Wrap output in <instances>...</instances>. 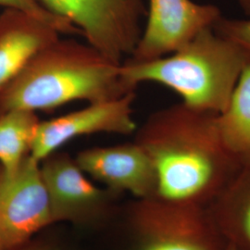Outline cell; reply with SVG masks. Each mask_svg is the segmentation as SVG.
Returning a JSON list of instances; mask_svg holds the SVG:
<instances>
[{
    "label": "cell",
    "instance_id": "52a82bcc",
    "mask_svg": "<svg viewBox=\"0 0 250 250\" xmlns=\"http://www.w3.org/2000/svg\"><path fill=\"white\" fill-rule=\"evenodd\" d=\"M222 12L192 0H148L146 22L133 54L125 61L146 62L174 53L208 28Z\"/></svg>",
    "mask_w": 250,
    "mask_h": 250
},
{
    "label": "cell",
    "instance_id": "e0dca14e",
    "mask_svg": "<svg viewBox=\"0 0 250 250\" xmlns=\"http://www.w3.org/2000/svg\"><path fill=\"white\" fill-rule=\"evenodd\" d=\"M245 14L250 19V0H238Z\"/></svg>",
    "mask_w": 250,
    "mask_h": 250
},
{
    "label": "cell",
    "instance_id": "9c48e42d",
    "mask_svg": "<svg viewBox=\"0 0 250 250\" xmlns=\"http://www.w3.org/2000/svg\"><path fill=\"white\" fill-rule=\"evenodd\" d=\"M135 91L125 96L97 103L49 121L40 122L30 155L37 161L58 151L63 145L82 135L107 133H135L134 106Z\"/></svg>",
    "mask_w": 250,
    "mask_h": 250
},
{
    "label": "cell",
    "instance_id": "3957f363",
    "mask_svg": "<svg viewBox=\"0 0 250 250\" xmlns=\"http://www.w3.org/2000/svg\"><path fill=\"white\" fill-rule=\"evenodd\" d=\"M250 57L240 45L208 28L178 51L146 62L125 61L121 74L135 90L145 82L177 93L189 107L217 114L227 108Z\"/></svg>",
    "mask_w": 250,
    "mask_h": 250
},
{
    "label": "cell",
    "instance_id": "6da1fadb",
    "mask_svg": "<svg viewBox=\"0 0 250 250\" xmlns=\"http://www.w3.org/2000/svg\"><path fill=\"white\" fill-rule=\"evenodd\" d=\"M219 115L181 102L152 113L136 129L134 141L156 171V197L208 208L241 171Z\"/></svg>",
    "mask_w": 250,
    "mask_h": 250
},
{
    "label": "cell",
    "instance_id": "30bf717a",
    "mask_svg": "<svg viewBox=\"0 0 250 250\" xmlns=\"http://www.w3.org/2000/svg\"><path fill=\"white\" fill-rule=\"evenodd\" d=\"M75 161L92 178L112 193H128L134 198L157 195V175L150 159L135 143L92 147L79 152Z\"/></svg>",
    "mask_w": 250,
    "mask_h": 250
},
{
    "label": "cell",
    "instance_id": "d6986e66",
    "mask_svg": "<svg viewBox=\"0 0 250 250\" xmlns=\"http://www.w3.org/2000/svg\"><path fill=\"white\" fill-rule=\"evenodd\" d=\"M225 250H234L233 249H232V247H230L229 245H227V247H226V249H225Z\"/></svg>",
    "mask_w": 250,
    "mask_h": 250
},
{
    "label": "cell",
    "instance_id": "ac0fdd59",
    "mask_svg": "<svg viewBox=\"0 0 250 250\" xmlns=\"http://www.w3.org/2000/svg\"><path fill=\"white\" fill-rule=\"evenodd\" d=\"M15 250H51L45 247H40V246H34V245H29V243L25 244L24 246L19 248Z\"/></svg>",
    "mask_w": 250,
    "mask_h": 250
},
{
    "label": "cell",
    "instance_id": "4fadbf2b",
    "mask_svg": "<svg viewBox=\"0 0 250 250\" xmlns=\"http://www.w3.org/2000/svg\"><path fill=\"white\" fill-rule=\"evenodd\" d=\"M224 141L243 167H250V62L233 91L227 108L219 115Z\"/></svg>",
    "mask_w": 250,
    "mask_h": 250
},
{
    "label": "cell",
    "instance_id": "2e32d148",
    "mask_svg": "<svg viewBox=\"0 0 250 250\" xmlns=\"http://www.w3.org/2000/svg\"><path fill=\"white\" fill-rule=\"evenodd\" d=\"M215 32L240 45L250 57V19L221 17L213 26Z\"/></svg>",
    "mask_w": 250,
    "mask_h": 250
},
{
    "label": "cell",
    "instance_id": "ba28073f",
    "mask_svg": "<svg viewBox=\"0 0 250 250\" xmlns=\"http://www.w3.org/2000/svg\"><path fill=\"white\" fill-rule=\"evenodd\" d=\"M40 170L49 197L54 224H91L107 216L108 194L112 192L90 181L70 155L54 152L40 161Z\"/></svg>",
    "mask_w": 250,
    "mask_h": 250
},
{
    "label": "cell",
    "instance_id": "ffe728a7",
    "mask_svg": "<svg viewBox=\"0 0 250 250\" xmlns=\"http://www.w3.org/2000/svg\"><path fill=\"white\" fill-rule=\"evenodd\" d=\"M0 250H4V248L2 247V245H1V244H0Z\"/></svg>",
    "mask_w": 250,
    "mask_h": 250
},
{
    "label": "cell",
    "instance_id": "5b68a950",
    "mask_svg": "<svg viewBox=\"0 0 250 250\" xmlns=\"http://www.w3.org/2000/svg\"><path fill=\"white\" fill-rule=\"evenodd\" d=\"M69 21L86 43L122 64L137 45L146 16L145 0H41Z\"/></svg>",
    "mask_w": 250,
    "mask_h": 250
},
{
    "label": "cell",
    "instance_id": "8fae6325",
    "mask_svg": "<svg viewBox=\"0 0 250 250\" xmlns=\"http://www.w3.org/2000/svg\"><path fill=\"white\" fill-rule=\"evenodd\" d=\"M62 35L26 12L5 9L0 14V89L21 72L34 56Z\"/></svg>",
    "mask_w": 250,
    "mask_h": 250
},
{
    "label": "cell",
    "instance_id": "9a60e30c",
    "mask_svg": "<svg viewBox=\"0 0 250 250\" xmlns=\"http://www.w3.org/2000/svg\"><path fill=\"white\" fill-rule=\"evenodd\" d=\"M0 6L6 9H15L26 12L53 27L61 34L79 35L80 31L69 21L55 14L41 0H0Z\"/></svg>",
    "mask_w": 250,
    "mask_h": 250
},
{
    "label": "cell",
    "instance_id": "8992f818",
    "mask_svg": "<svg viewBox=\"0 0 250 250\" xmlns=\"http://www.w3.org/2000/svg\"><path fill=\"white\" fill-rule=\"evenodd\" d=\"M54 224L40 162L31 155L13 171L0 168V244L15 250Z\"/></svg>",
    "mask_w": 250,
    "mask_h": 250
},
{
    "label": "cell",
    "instance_id": "7a4b0ae2",
    "mask_svg": "<svg viewBox=\"0 0 250 250\" xmlns=\"http://www.w3.org/2000/svg\"><path fill=\"white\" fill-rule=\"evenodd\" d=\"M112 62L88 43L59 38L45 46L0 89V116L13 109L51 110L66 103H97L135 90Z\"/></svg>",
    "mask_w": 250,
    "mask_h": 250
},
{
    "label": "cell",
    "instance_id": "7c38bea8",
    "mask_svg": "<svg viewBox=\"0 0 250 250\" xmlns=\"http://www.w3.org/2000/svg\"><path fill=\"white\" fill-rule=\"evenodd\" d=\"M208 209L227 245L250 250V167H244Z\"/></svg>",
    "mask_w": 250,
    "mask_h": 250
},
{
    "label": "cell",
    "instance_id": "5bb4252c",
    "mask_svg": "<svg viewBox=\"0 0 250 250\" xmlns=\"http://www.w3.org/2000/svg\"><path fill=\"white\" fill-rule=\"evenodd\" d=\"M40 121L35 111L13 109L0 116V168L13 171L30 155Z\"/></svg>",
    "mask_w": 250,
    "mask_h": 250
},
{
    "label": "cell",
    "instance_id": "277c9868",
    "mask_svg": "<svg viewBox=\"0 0 250 250\" xmlns=\"http://www.w3.org/2000/svg\"><path fill=\"white\" fill-rule=\"evenodd\" d=\"M126 250H225L208 208L161 197L134 198L125 216Z\"/></svg>",
    "mask_w": 250,
    "mask_h": 250
}]
</instances>
